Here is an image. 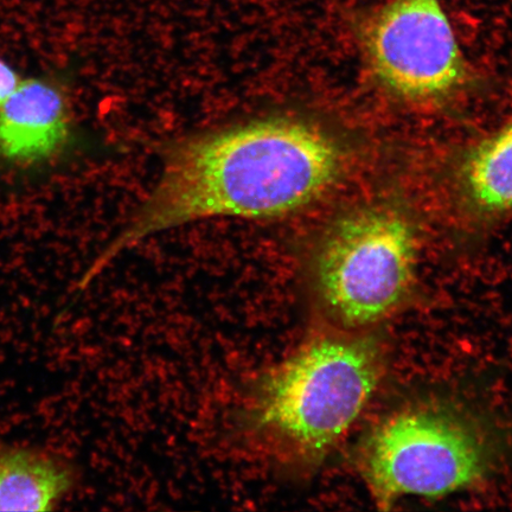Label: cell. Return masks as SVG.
<instances>
[{"mask_svg":"<svg viewBox=\"0 0 512 512\" xmlns=\"http://www.w3.org/2000/svg\"><path fill=\"white\" fill-rule=\"evenodd\" d=\"M498 440L476 414L431 401L396 411L364 439L361 475L381 509L405 497L438 498L477 484L498 459Z\"/></svg>","mask_w":512,"mask_h":512,"instance_id":"obj_3","label":"cell"},{"mask_svg":"<svg viewBox=\"0 0 512 512\" xmlns=\"http://www.w3.org/2000/svg\"><path fill=\"white\" fill-rule=\"evenodd\" d=\"M416 239L405 214L375 204L350 211L320 239L313 292L338 330L362 331L394 315L415 281Z\"/></svg>","mask_w":512,"mask_h":512,"instance_id":"obj_4","label":"cell"},{"mask_svg":"<svg viewBox=\"0 0 512 512\" xmlns=\"http://www.w3.org/2000/svg\"><path fill=\"white\" fill-rule=\"evenodd\" d=\"M357 30L376 78L400 98L444 99L464 85L466 61L441 0H387Z\"/></svg>","mask_w":512,"mask_h":512,"instance_id":"obj_5","label":"cell"},{"mask_svg":"<svg viewBox=\"0 0 512 512\" xmlns=\"http://www.w3.org/2000/svg\"><path fill=\"white\" fill-rule=\"evenodd\" d=\"M21 83L18 74L8 63L0 59V106L14 93Z\"/></svg>","mask_w":512,"mask_h":512,"instance_id":"obj_9","label":"cell"},{"mask_svg":"<svg viewBox=\"0 0 512 512\" xmlns=\"http://www.w3.org/2000/svg\"><path fill=\"white\" fill-rule=\"evenodd\" d=\"M383 371L382 344L367 330L313 337L256 381L247 430L291 462L319 464L355 424Z\"/></svg>","mask_w":512,"mask_h":512,"instance_id":"obj_2","label":"cell"},{"mask_svg":"<svg viewBox=\"0 0 512 512\" xmlns=\"http://www.w3.org/2000/svg\"><path fill=\"white\" fill-rule=\"evenodd\" d=\"M342 165L336 140L297 118L255 120L192 138L170 152L155 189L87 278L149 236L183 224L292 214L330 189Z\"/></svg>","mask_w":512,"mask_h":512,"instance_id":"obj_1","label":"cell"},{"mask_svg":"<svg viewBox=\"0 0 512 512\" xmlns=\"http://www.w3.org/2000/svg\"><path fill=\"white\" fill-rule=\"evenodd\" d=\"M72 471L46 453L0 446V511L54 509L72 488Z\"/></svg>","mask_w":512,"mask_h":512,"instance_id":"obj_7","label":"cell"},{"mask_svg":"<svg viewBox=\"0 0 512 512\" xmlns=\"http://www.w3.org/2000/svg\"><path fill=\"white\" fill-rule=\"evenodd\" d=\"M69 134L67 96L54 81L21 82L0 106V156L10 162L49 159L66 145Z\"/></svg>","mask_w":512,"mask_h":512,"instance_id":"obj_6","label":"cell"},{"mask_svg":"<svg viewBox=\"0 0 512 512\" xmlns=\"http://www.w3.org/2000/svg\"><path fill=\"white\" fill-rule=\"evenodd\" d=\"M462 179L467 197L485 214L512 211V119L467 153Z\"/></svg>","mask_w":512,"mask_h":512,"instance_id":"obj_8","label":"cell"}]
</instances>
